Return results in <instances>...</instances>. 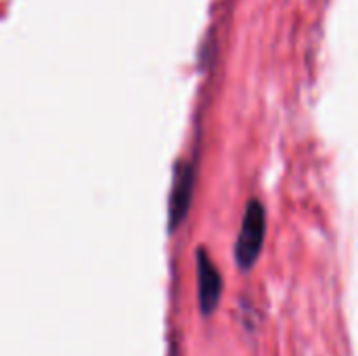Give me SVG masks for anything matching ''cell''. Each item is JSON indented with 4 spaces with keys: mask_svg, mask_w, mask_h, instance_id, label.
<instances>
[{
    "mask_svg": "<svg viewBox=\"0 0 358 356\" xmlns=\"http://www.w3.org/2000/svg\"><path fill=\"white\" fill-rule=\"evenodd\" d=\"M193 185H195V170L191 164H178L172 193H170V208H168V229L170 233L176 231L189 214L191 199H193Z\"/></svg>",
    "mask_w": 358,
    "mask_h": 356,
    "instance_id": "cell-2",
    "label": "cell"
},
{
    "mask_svg": "<svg viewBox=\"0 0 358 356\" xmlns=\"http://www.w3.org/2000/svg\"><path fill=\"white\" fill-rule=\"evenodd\" d=\"M197 283H199V306L203 315H212L222 296V277L214 266L212 258L203 248L197 250Z\"/></svg>",
    "mask_w": 358,
    "mask_h": 356,
    "instance_id": "cell-3",
    "label": "cell"
},
{
    "mask_svg": "<svg viewBox=\"0 0 358 356\" xmlns=\"http://www.w3.org/2000/svg\"><path fill=\"white\" fill-rule=\"evenodd\" d=\"M266 237V212L258 199H252L245 208L241 231L235 243V260L241 271H250L264 245Z\"/></svg>",
    "mask_w": 358,
    "mask_h": 356,
    "instance_id": "cell-1",
    "label": "cell"
}]
</instances>
